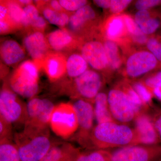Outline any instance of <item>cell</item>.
Wrapping results in <instances>:
<instances>
[{"label": "cell", "instance_id": "29", "mask_svg": "<svg viewBox=\"0 0 161 161\" xmlns=\"http://www.w3.org/2000/svg\"><path fill=\"white\" fill-rule=\"evenodd\" d=\"M133 88L138 94L145 107L150 103L152 99V94L145 85L136 82L133 84Z\"/></svg>", "mask_w": 161, "mask_h": 161}, {"label": "cell", "instance_id": "42", "mask_svg": "<svg viewBox=\"0 0 161 161\" xmlns=\"http://www.w3.org/2000/svg\"><path fill=\"white\" fill-rule=\"evenodd\" d=\"M94 2L96 5L104 9L109 8L111 6V1L108 0H95Z\"/></svg>", "mask_w": 161, "mask_h": 161}, {"label": "cell", "instance_id": "21", "mask_svg": "<svg viewBox=\"0 0 161 161\" xmlns=\"http://www.w3.org/2000/svg\"><path fill=\"white\" fill-rule=\"evenodd\" d=\"M87 64L81 55L72 54L68 58L66 62L67 73L71 78H77L86 71Z\"/></svg>", "mask_w": 161, "mask_h": 161}, {"label": "cell", "instance_id": "41", "mask_svg": "<svg viewBox=\"0 0 161 161\" xmlns=\"http://www.w3.org/2000/svg\"><path fill=\"white\" fill-rule=\"evenodd\" d=\"M11 23L7 19L1 20L0 21V30L1 34H6L10 31Z\"/></svg>", "mask_w": 161, "mask_h": 161}, {"label": "cell", "instance_id": "24", "mask_svg": "<svg viewBox=\"0 0 161 161\" xmlns=\"http://www.w3.org/2000/svg\"><path fill=\"white\" fill-rule=\"evenodd\" d=\"M105 50L108 61V65L113 69H116L120 66L121 59L117 44L112 41L105 43Z\"/></svg>", "mask_w": 161, "mask_h": 161}, {"label": "cell", "instance_id": "44", "mask_svg": "<svg viewBox=\"0 0 161 161\" xmlns=\"http://www.w3.org/2000/svg\"><path fill=\"white\" fill-rule=\"evenodd\" d=\"M8 9L6 4H1L0 6V19L1 20L5 19L7 16Z\"/></svg>", "mask_w": 161, "mask_h": 161}, {"label": "cell", "instance_id": "43", "mask_svg": "<svg viewBox=\"0 0 161 161\" xmlns=\"http://www.w3.org/2000/svg\"><path fill=\"white\" fill-rule=\"evenodd\" d=\"M51 7L52 9L58 12H63V7L60 5V3H59V1H52L50 3Z\"/></svg>", "mask_w": 161, "mask_h": 161}, {"label": "cell", "instance_id": "26", "mask_svg": "<svg viewBox=\"0 0 161 161\" xmlns=\"http://www.w3.org/2000/svg\"><path fill=\"white\" fill-rule=\"evenodd\" d=\"M8 9L7 16L6 19L14 25L23 26L24 12L23 9L17 3L9 2L6 5Z\"/></svg>", "mask_w": 161, "mask_h": 161}, {"label": "cell", "instance_id": "22", "mask_svg": "<svg viewBox=\"0 0 161 161\" xmlns=\"http://www.w3.org/2000/svg\"><path fill=\"white\" fill-rule=\"evenodd\" d=\"M0 161H21L18 147L14 140H0Z\"/></svg>", "mask_w": 161, "mask_h": 161}, {"label": "cell", "instance_id": "2", "mask_svg": "<svg viewBox=\"0 0 161 161\" xmlns=\"http://www.w3.org/2000/svg\"><path fill=\"white\" fill-rule=\"evenodd\" d=\"M14 141L21 161H41L54 142L49 128L41 129L26 125L22 130L15 132Z\"/></svg>", "mask_w": 161, "mask_h": 161}, {"label": "cell", "instance_id": "8", "mask_svg": "<svg viewBox=\"0 0 161 161\" xmlns=\"http://www.w3.org/2000/svg\"><path fill=\"white\" fill-rule=\"evenodd\" d=\"M102 85L100 75L93 70H86L75 78L68 93L75 99H83L94 103Z\"/></svg>", "mask_w": 161, "mask_h": 161}, {"label": "cell", "instance_id": "31", "mask_svg": "<svg viewBox=\"0 0 161 161\" xmlns=\"http://www.w3.org/2000/svg\"><path fill=\"white\" fill-rule=\"evenodd\" d=\"M13 125L0 116V140H14Z\"/></svg>", "mask_w": 161, "mask_h": 161}, {"label": "cell", "instance_id": "25", "mask_svg": "<svg viewBox=\"0 0 161 161\" xmlns=\"http://www.w3.org/2000/svg\"><path fill=\"white\" fill-rule=\"evenodd\" d=\"M43 14L49 23L57 26H64L69 22V17L66 14L55 11L50 8L44 9Z\"/></svg>", "mask_w": 161, "mask_h": 161}, {"label": "cell", "instance_id": "4", "mask_svg": "<svg viewBox=\"0 0 161 161\" xmlns=\"http://www.w3.org/2000/svg\"><path fill=\"white\" fill-rule=\"evenodd\" d=\"M37 67L30 60L24 61L13 74L9 86L18 95L31 98L39 90Z\"/></svg>", "mask_w": 161, "mask_h": 161}, {"label": "cell", "instance_id": "10", "mask_svg": "<svg viewBox=\"0 0 161 161\" xmlns=\"http://www.w3.org/2000/svg\"><path fill=\"white\" fill-rule=\"evenodd\" d=\"M161 156V146L132 145L119 148L112 153V161H154Z\"/></svg>", "mask_w": 161, "mask_h": 161}, {"label": "cell", "instance_id": "15", "mask_svg": "<svg viewBox=\"0 0 161 161\" xmlns=\"http://www.w3.org/2000/svg\"><path fill=\"white\" fill-rule=\"evenodd\" d=\"M23 42L25 48L32 59L41 61L45 58L48 52V46L41 32L31 34L24 39Z\"/></svg>", "mask_w": 161, "mask_h": 161}, {"label": "cell", "instance_id": "1", "mask_svg": "<svg viewBox=\"0 0 161 161\" xmlns=\"http://www.w3.org/2000/svg\"><path fill=\"white\" fill-rule=\"evenodd\" d=\"M141 144L134 128L117 122L97 124L90 138V149L108 150Z\"/></svg>", "mask_w": 161, "mask_h": 161}, {"label": "cell", "instance_id": "28", "mask_svg": "<svg viewBox=\"0 0 161 161\" xmlns=\"http://www.w3.org/2000/svg\"><path fill=\"white\" fill-rule=\"evenodd\" d=\"M24 17L23 26L28 27L31 26L32 24L40 16L38 9L32 5H27L23 9Z\"/></svg>", "mask_w": 161, "mask_h": 161}, {"label": "cell", "instance_id": "14", "mask_svg": "<svg viewBox=\"0 0 161 161\" xmlns=\"http://www.w3.org/2000/svg\"><path fill=\"white\" fill-rule=\"evenodd\" d=\"M80 150L66 142H54L51 148L41 161H76Z\"/></svg>", "mask_w": 161, "mask_h": 161}, {"label": "cell", "instance_id": "20", "mask_svg": "<svg viewBox=\"0 0 161 161\" xmlns=\"http://www.w3.org/2000/svg\"><path fill=\"white\" fill-rule=\"evenodd\" d=\"M47 40L53 49L56 51H61L70 46L73 39L66 31L58 29L52 31L48 35Z\"/></svg>", "mask_w": 161, "mask_h": 161}, {"label": "cell", "instance_id": "32", "mask_svg": "<svg viewBox=\"0 0 161 161\" xmlns=\"http://www.w3.org/2000/svg\"><path fill=\"white\" fill-rule=\"evenodd\" d=\"M161 21L157 18H151L139 27L145 35L155 32L161 26Z\"/></svg>", "mask_w": 161, "mask_h": 161}, {"label": "cell", "instance_id": "38", "mask_svg": "<svg viewBox=\"0 0 161 161\" xmlns=\"http://www.w3.org/2000/svg\"><path fill=\"white\" fill-rule=\"evenodd\" d=\"M150 12L146 9L139 10L135 14V21L139 26L151 18Z\"/></svg>", "mask_w": 161, "mask_h": 161}, {"label": "cell", "instance_id": "36", "mask_svg": "<svg viewBox=\"0 0 161 161\" xmlns=\"http://www.w3.org/2000/svg\"><path fill=\"white\" fill-rule=\"evenodd\" d=\"M145 85L149 89L153 90L157 87L161 86V71L147 78L145 81Z\"/></svg>", "mask_w": 161, "mask_h": 161}, {"label": "cell", "instance_id": "34", "mask_svg": "<svg viewBox=\"0 0 161 161\" xmlns=\"http://www.w3.org/2000/svg\"><path fill=\"white\" fill-rule=\"evenodd\" d=\"M123 19L128 31L132 35V37L144 34L135 21L130 16L128 15L124 16Z\"/></svg>", "mask_w": 161, "mask_h": 161}, {"label": "cell", "instance_id": "35", "mask_svg": "<svg viewBox=\"0 0 161 161\" xmlns=\"http://www.w3.org/2000/svg\"><path fill=\"white\" fill-rule=\"evenodd\" d=\"M132 2L130 0H112L110 9L114 14H118L124 10Z\"/></svg>", "mask_w": 161, "mask_h": 161}, {"label": "cell", "instance_id": "47", "mask_svg": "<svg viewBox=\"0 0 161 161\" xmlns=\"http://www.w3.org/2000/svg\"><path fill=\"white\" fill-rule=\"evenodd\" d=\"M19 3H21V4H23V5H26V6L27 5H30L31 3V1H28V0H26V1H19Z\"/></svg>", "mask_w": 161, "mask_h": 161}, {"label": "cell", "instance_id": "12", "mask_svg": "<svg viewBox=\"0 0 161 161\" xmlns=\"http://www.w3.org/2000/svg\"><path fill=\"white\" fill-rule=\"evenodd\" d=\"M81 56L95 69L102 70L108 65L104 45L98 41H91L85 44L81 49Z\"/></svg>", "mask_w": 161, "mask_h": 161}, {"label": "cell", "instance_id": "9", "mask_svg": "<svg viewBox=\"0 0 161 161\" xmlns=\"http://www.w3.org/2000/svg\"><path fill=\"white\" fill-rule=\"evenodd\" d=\"M55 106L47 98H31L26 104L27 119L25 125L41 129L49 128L50 119Z\"/></svg>", "mask_w": 161, "mask_h": 161}, {"label": "cell", "instance_id": "27", "mask_svg": "<svg viewBox=\"0 0 161 161\" xmlns=\"http://www.w3.org/2000/svg\"><path fill=\"white\" fill-rule=\"evenodd\" d=\"M124 21L119 17L112 19L108 24L107 35L111 39H115L121 34L124 28Z\"/></svg>", "mask_w": 161, "mask_h": 161}, {"label": "cell", "instance_id": "7", "mask_svg": "<svg viewBox=\"0 0 161 161\" xmlns=\"http://www.w3.org/2000/svg\"><path fill=\"white\" fill-rule=\"evenodd\" d=\"M108 98L110 111L115 121L127 125L135 120L138 113L124 90H110Z\"/></svg>", "mask_w": 161, "mask_h": 161}, {"label": "cell", "instance_id": "18", "mask_svg": "<svg viewBox=\"0 0 161 161\" xmlns=\"http://www.w3.org/2000/svg\"><path fill=\"white\" fill-rule=\"evenodd\" d=\"M59 55L47 56L45 61V67L48 78L52 81L58 80L65 72L66 64Z\"/></svg>", "mask_w": 161, "mask_h": 161}, {"label": "cell", "instance_id": "3", "mask_svg": "<svg viewBox=\"0 0 161 161\" xmlns=\"http://www.w3.org/2000/svg\"><path fill=\"white\" fill-rule=\"evenodd\" d=\"M49 127L55 135L64 139L76 134L78 119L73 104L62 103L55 105L50 119Z\"/></svg>", "mask_w": 161, "mask_h": 161}, {"label": "cell", "instance_id": "17", "mask_svg": "<svg viewBox=\"0 0 161 161\" xmlns=\"http://www.w3.org/2000/svg\"><path fill=\"white\" fill-rule=\"evenodd\" d=\"M94 103L95 118L98 124L116 122L110 111L106 94L99 92L95 97Z\"/></svg>", "mask_w": 161, "mask_h": 161}, {"label": "cell", "instance_id": "5", "mask_svg": "<svg viewBox=\"0 0 161 161\" xmlns=\"http://www.w3.org/2000/svg\"><path fill=\"white\" fill-rule=\"evenodd\" d=\"M17 95L10 87H3L0 94V116L13 126L23 127L27 119L26 104Z\"/></svg>", "mask_w": 161, "mask_h": 161}, {"label": "cell", "instance_id": "40", "mask_svg": "<svg viewBox=\"0 0 161 161\" xmlns=\"http://www.w3.org/2000/svg\"><path fill=\"white\" fill-rule=\"evenodd\" d=\"M31 26L39 30H42L44 29L46 27V22L42 17L40 16L38 19L32 24Z\"/></svg>", "mask_w": 161, "mask_h": 161}, {"label": "cell", "instance_id": "13", "mask_svg": "<svg viewBox=\"0 0 161 161\" xmlns=\"http://www.w3.org/2000/svg\"><path fill=\"white\" fill-rule=\"evenodd\" d=\"M136 132L141 144L157 145L159 141L153 125L152 119L143 112L140 113L135 119Z\"/></svg>", "mask_w": 161, "mask_h": 161}, {"label": "cell", "instance_id": "39", "mask_svg": "<svg viewBox=\"0 0 161 161\" xmlns=\"http://www.w3.org/2000/svg\"><path fill=\"white\" fill-rule=\"evenodd\" d=\"M152 120L159 141L161 142V113L156 115Z\"/></svg>", "mask_w": 161, "mask_h": 161}, {"label": "cell", "instance_id": "46", "mask_svg": "<svg viewBox=\"0 0 161 161\" xmlns=\"http://www.w3.org/2000/svg\"><path fill=\"white\" fill-rule=\"evenodd\" d=\"M152 91L156 97L161 101V86L155 88Z\"/></svg>", "mask_w": 161, "mask_h": 161}, {"label": "cell", "instance_id": "33", "mask_svg": "<svg viewBox=\"0 0 161 161\" xmlns=\"http://www.w3.org/2000/svg\"><path fill=\"white\" fill-rule=\"evenodd\" d=\"M59 2L64 9L69 11H77L87 3L85 0H60Z\"/></svg>", "mask_w": 161, "mask_h": 161}, {"label": "cell", "instance_id": "16", "mask_svg": "<svg viewBox=\"0 0 161 161\" xmlns=\"http://www.w3.org/2000/svg\"><path fill=\"white\" fill-rule=\"evenodd\" d=\"M1 56L4 63L12 65L21 61L25 55L23 48L16 41L8 40L1 45Z\"/></svg>", "mask_w": 161, "mask_h": 161}, {"label": "cell", "instance_id": "6", "mask_svg": "<svg viewBox=\"0 0 161 161\" xmlns=\"http://www.w3.org/2000/svg\"><path fill=\"white\" fill-rule=\"evenodd\" d=\"M73 104L78 117V128L75 140L80 146L90 149V138L94 128V106L83 99H75Z\"/></svg>", "mask_w": 161, "mask_h": 161}, {"label": "cell", "instance_id": "45", "mask_svg": "<svg viewBox=\"0 0 161 161\" xmlns=\"http://www.w3.org/2000/svg\"><path fill=\"white\" fill-rule=\"evenodd\" d=\"M133 40L135 42L139 44H144L147 42V36L145 34L133 37Z\"/></svg>", "mask_w": 161, "mask_h": 161}, {"label": "cell", "instance_id": "37", "mask_svg": "<svg viewBox=\"0 0 161 161\" xmlns=\"http://www.w3.org/2000/svg\"><path fill=\"white\" fill-rule=\"evenodd\" d=\"M161 5L160 0H139L136 3L135 6L136 9L143 10L156 7Z\"/></svg>", "mask_w": 161, "mask_h": 161}, {"label": "cell", "instance_id": "30", "mask_svg": "<svg viewBox=\"0 0 161 161\" xmlns=\"http://www.w3.org/2000/svg\"><path fill=\"white\" fill-rule=\"evenodd\" d=\"M147 43V48L150 53L161 62V37L150 38Z\"/></svg>", "mask_w": 161, "mask_h": 161}, {"label": "cell", "instance_id": "11", "mask_svg": "<svg viewBox=\"0 0 161 161\" xmlns=\"http://www.w3.org/2000/svg\"><path fill=\"white\" fill-rule=\"evenodd\" d=\"M159 61L150 52L141 51L131 55L126 63L127 75L135 78L154 69Z\"/></svg>", "mask_w": 161, "mask_h": 161}, {"label": "cell", "instance_id": "23", "mask_svg": "<svg viewBox=\"0 0 161 161\" xmlns=\"http://www.w3.org/2000/svg\"><path fill=\"white\" fill-rule=\"evenodd\" d=\"M76 161H112V153L108 150L102 149L80 151Z\"/></svg>", "mask_w": 161, "mask_h": 161}, {"label": "cell", "instance_id": "19", "mask_svg": "<svg viewBox=\"0 0 161 161\" xmlns=\"http://www.w3.org/2000/svg\"><path fill=\"white\" fill-rule=\"evenodd\" d=\"M95 17L94 9L91 6L86 5L76 11L69 18V24L70 28L73 31H78L85 23L93 19Z\"/></svg>", "mask_w": 161, "mask_h": 161}]
</instances>
